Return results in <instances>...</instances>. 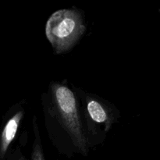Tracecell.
I'll return each mask as SVG.
<instances>
[{"instance_id":"obj_4","label":"cell","mask_w":160,"mask_h":160,"mask_svg":"<svg viewBox=\"0 0 160 160\" xmlns=\"http://www.w3.org/2000/svg\"><path fill=\"white\" fill-rule=\"evenodd\" d=\"M26 113V101L20 100L6 113L0 128V160H6L8 152L18 132Z\"/></svg>"},{"instance_id":"obj_2","label":"cell","mask_w":160,"mask_h":160,"mask_svg":"<svg viewBox=\"0 0 160 160\" xmlns=\"http://www.w3.org/2000/svg\"><path fill=\"white\" fill-rule=\"evenodd\" d=\"M81 103L89 149L102 146L108 133L120 118V112L111 102L72 84Z\"/></svg>"},{"instance_id":"obj_5","label":"cell","mask_w":160,"mask_h":160,"mask_svg":"<svg viewBox=\"0 0 160 160\" xmlns=\"http://www.w3.org/2000/svg\"><path fill=\"white\" fill-rule=\"evenodd\" d=\"M32 124L34 137L30 157L27 158L24 156L22 150L20 149V146H16L14 148H10L9 151L8 152L6 160H45L36 116L33 117Z\"/></svg>"},{"instance_id":"obj_3","label":"cell","mask_w":160,"mask_h":160,"mask_svg":"<svg viewBox=\"0 0 160 160\" xmlns=\"http://www.w3.org/2000/svg\"><path fill=\"white\" fill-rule=\"evenodd\" d=\"M87 30L84 12L78 9L55 11L45 23V35L55 55L70 52Z\"/></svg>"},{"instance_id":"obj_1","label":"cell","mask_w":160,"mask_h":160,"mask_svg":"<svg viewBox=\"0 0 160 160\" xmlns=\"http://www.w3.org/2000/svg\"><path fill=\"white\" fill-rule=\"evenodd\" d=\"M41 102L47 134L59 154L68 158L88 156L90 149L81 103L68 81L50 82Z\"/></svg>"}]
</instances>
